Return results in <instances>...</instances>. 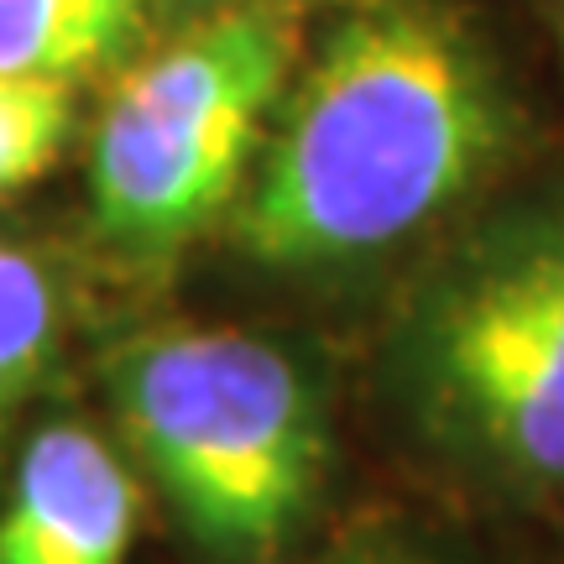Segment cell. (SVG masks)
Returning <instances> with one entry per match:
<instances>
[{"label": "cell", "mask_w": 564, "mask_h": 564, "mask_svg": "<svg viewBox=\"0 0 564 564\" xmlns=\"http://www.w3.org/2000/svg\"><path fill=\"white\" fill-rule=\"evenodd\" d=\"M382 398L444 476L502 502L564 491V199L460 230L382 335Z\"/></svg>", "instance_id": "cell-2"}, {"label": "cell", "mask_w": 564, "mask_h": 564, "mask_svg": "<svg viewBox=\"0 0 564 564\" xmlns=\"http://www.w3.org/2000/svg\"><path fill=\"white\" fill-rule=\"evenodd\" d=\"M63 340V293L32 246L0 236V434L42 387Z\"/></svg>", "instance_id": "cell-7"}, {"label": "cell", "mask_w": 564, "mask_h": 564, "mask_svg": "<svg viewBox=\"0 0 564 564\" xmlns=\"http://www.w3.org/2000/svg\"><path fill=\"white\" fill-rule=\"evenodd\" d=\"M147 0H0V74L79 84L137 53Z\"/></svg>", "instance_id": "cell-6"}, {"label": "cell", "mask_w": 564, "mask_h": 564, "mask_svg": "<svg viewBox=\"0 0 564 564\" xmlns=\"http://www.w3.org/2000/svg\"><path fill=\"white\" fill-rule=\"evenodd\" d=\"M110 403L209 564H288L335 481L324 377L241 324H162L110 356Z\"/></svg>", "instance_id": "cell-3"}, {"label": "cell", "mask_w": 564, "mask_h": 564, "mask_svg": "<svg viewBox=\"0 0 564 564\" xmlns=\"http://www.w3.org/2000/svg\"><path fill=\"white\" fill-rule=\"evenodd\" d=\"M74 137V84L0 74V199L37 183Z\"/></svg>", "instance_id": "cell-8"}, {"label": "cell", "mask_w": 564, "mask_h": 564, "mask_svg": "<svg viewBox=\"0 0 564 564\" xmlns=\"http://www.w3.org/2000/svg\"><path fill=\"white\" fill-rule=\"evenodd\" d=\"M293 79L272 11H220L137 63L89 141V215L121 257L173 262L236 209Z\"/></svg>", "instance_id": "cell-4"}, {"label": "cell", "mask_w": 564, "mask_h": 564, "mask_svg": "<svg viewBox=\"0 0 564 564\" xmlns=\"http://www.w3.org/2000/svg\"><path fill=\"white\" fill-rule=\"evenodd\" d=\"M512 131L502 74L449 6H350L282 89L230 241L278 278L371 267L476 199Z\"/></svg>", "instance_id": "cell-1"}, {"label": "cell", "mask_w": 564, "mask_h": 564, "mask_svg": "<svg viewBox=\"0 0 564 564\" xmlns=\"http://www.w3.org/2000/svg\"><path fill=\"white\" fill-rule=\"evenodd\" d=\"M141 491L121 449L89 423H42L0 502V564H126Z\"/></svg>", "instance_id": "cell-5"}, {"label": "cell", "mask_w": 564, "mask_h": 564, "mask_svg": "<svg viewBox=\"0 0 564 564\" xmlns=\"http://www.w3.org/2000/svg\"><path fill=\"white\" fill-rule=\"evenodd\" d=\"M288 564H470L465 549L440 539L434 528H419L408 518H361L329 533L308 554H293Z\"/></svg>", "instance_id": "cell-9"}, {"label": "cell", "mask_w": 564, "mask_h": 564, "mask_svg": "<svg viewBox=\"0 0 564 564\" xmlns=\"http://www.w3.org/2000/svg\"><path fill=\"white\" fill-rule=\"evenodd\" d=\"M560 42H564V0H560Z\"/></svg>", "instance_id": "cell-10"}]
</instances>
